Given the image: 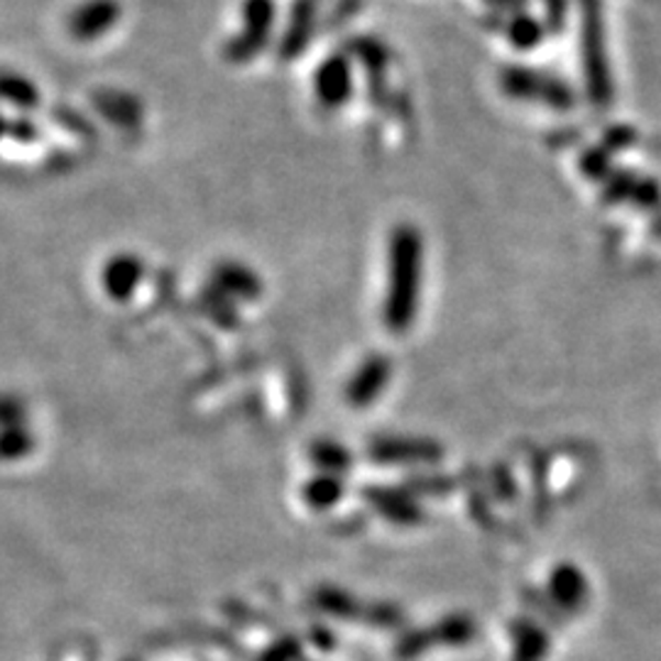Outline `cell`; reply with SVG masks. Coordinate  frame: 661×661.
<instances>
[{
  "label": "cell",
  "instance_id": "1",
  "mask_svg": "<svg viewBox=\"0 0 661 661\" xmlns=\"http://www.w3.org/2000/svg\"><path fill=\"white\" fill-rule=\"evenodd\" d=\"M419 265V235L411 229H399L393 238V253H389V291L385 309L389 329L405 331L409 327L411 313L417 307Z\"/></svg>",
  "mask_w": 661,
  "mask_h": 661
},
{
  "label": "cell",
  "instance_id": "2",
  "mask_svg": "<svg viewBox=\"0 0 661 661\" xmlns=\"http://www.w3.org/2000/svg\"><path fill=\"white\" fill-rule=\"evenodd\" d=\"M581 5V57L585 91L593 106L605 108L613 101V74L605 42L601 0H579Z\"/></svg>",
  "mask_w": 661,
  "mask_h": 661
},
{
  "label": "cell",
  "instance_id": "3",
  "mask_svg": "<svg viewBox=\"0 0 661 661\" xmlns=\"http://www.w3.org/2000/svg\"><path fill=\"white\" fill-rule=\"evenodd\" d=\"M500 86L513 99L541 101L554 108V111H569L576 103V93L566 81L532 67H505L500 74Z\"/></svg>",
  "mask_w": 661,
  "mask_h": 661
},
{
  "label": "cell",
  "instance_id": "4",
  "mask_svg": "<svg viewBox=\"0 0 661 661\" xmlns=\"http://www.w3.org/2000/svg\"><path fill=\"white\" fill-rule=\"evenodd\" d=\"M275 25V0H245L243 32L225 45V57L231 62H251L265 49Z\"/></svg>",
  "mask_w": 661,
  "mask_h": 661
},
{
  "label": "cell",
  "instance_id": "5",
  "mask_svg": "<svg viewBox=\"0 0 661 661\" xmlns=\"http://www.w3.org/2000/svg\"><path fill=\"white\" fill-rule=\"evenodd\" d=\"M313 89H317V99L321 106H343L353 93L351 59L345 54H331L329 59H323L321 67L317 69V77H313Z\"/></svg>",
  "mask_w": 661,
  "mask_h": 661
},
{
  "label": "cell",
  "instance_id": "6",
  "mask_svg": "<svg viewBox=\"0 0 661 661\" xmlns=\"http://www.w3.org/2000/svg\"><path fill=\"white\" fill-rule=\"evenodd\" d=\"M118 20H121L118 0H86L69 15V32L71 37L91 42L111 32Z\"/></svg>",
  "mask_w": 661,
  "mask_h": 661
},
{
  "label": "cell",
  "instance_id": "7",
  "mask_svg": "<svg viewBox=\"0 0 661 661\" xmlns=\"http://www.w3.org/2000/svg\"><path fill=\"white\" fill-rule=\"evenodd\" d=\"M317 0H297L295 8H291L285 37L279 42L282 59H297L299 54L309 47L313 30H317Z\"/></svg>",
  "mask_w": 661,
  "mask_h": 661
},
{
  "label": "cell",
  "instance_id": "8",
  "mask_svg": "<svg viewBox=\"0 0 661 661\" xmlns=\"http://www.w3.org/2000/svg\"><path fill=\"white\" fill-rule=\"evenodd\" d=\"M143 279V263L135 255H115L101 269V287L111 299L123 301Z\"/></svg>",
  "mask_w": 661,
  "mask_h": 661
},
{
  "label": "cell",
  "instance_id": "9",
  "mask_svg": "<svg viewBox=\"0 0 661 661\" xmlns=\"http://www.w3.org/2000/svg\"><path fill=\"white\" fill-rule=\"evenodd\" d=\"M349 54H353V57L363 64V69L367 71V81L385 79L389 52L383 42H377L375 37H353L349 42Z\"/></svg>",
  "mask_w": 661,
  "mask_h": 661
},
{
  "label": "cell",
  "instance_id": "10",
  "mask_svg": "<svg viewBox=\"0 0 661 661\" xmlns=\"http://www.w3.org/2000/svg\"><path fill=\"white\" fill-rule=\"evenodd\" d=\"M96 106H99V111L108 118V121H113L118 125H135L140 121V103L133 99V96L128 93H115V91H106L96 96Z\"/></svg>",
  "mask_w": 661,
  "mask_h": 661
},
{
  "label": "cell",
  "instance_id": "11",
  "mask_svg": "<svg viewBox=\"0 0 661 661\" xmlns=\"http://www.w3.org/2000/svg\"><path fill=\"white\" fill-rule=\"evenodd\" d=\"M35 449V433L25 425L0 429V461H20Z\"/></svg>",
  "mask_w": 661,
  "mask_h": 661
},
{
  "label": "cell",
  "instance_id": "12",
  "mask_svg": "<svg viewBox=\"0 0 661 661\" xmlns=\"http://www.w3.org/2000/svg\"><path fill=\"white\" fill-rule=\"evenodd\" d=\"M0 99L15 108H23V111H30V108L37 106L40 93L35 84H30L27 79L15 77V74H0Z\"/></svg>",
  "mask_w": 661,
  "mask_h": 661
},
{
  "label": "cell",
  "instance_id": "13",
  "mask_svg": "<svg viewBox=\"0 0 661 661\" xmlns=\"http://www.w3.org/2000/svg\"><path fill=\"white\" fill-rule=\"evenodd\" d=\"M507 37L517 49H532L544 37V25L529 13H517L507 23Z\"/></svg>",
  "mask_w": 661,
  "mask_h": 661
},
{
  "label": "cell",
  "instance_id": "14",
  "mask_svg": "<svg viewBox=\"0 0 661 661\" xmlns=\"http://www.w3.org/2000/svg\"><path fill=\"white\" fill-rule=\"evenodd\" d=\"M385 375H387V365H385V361H373V365L363 367L361 375L355 377L353 387H351L353 403H355V405H365L367 399H371V397L377 393V389L383 387Z\"/></svg>",
  "mask_w": 661,
  "mask_h": 661
},
{
  "label": "cell",
  "instance_id": "15",
  "mask_svg": "<svg viewBox=\"0 0 661 661\" xmlns=\"http://www.w3.org/2000/svg\"><path fill=\"white\" fill-rule=\"evenodd\" d=\"M23 419H25L23 399L13 395H0V429L23 425Z\"/></svg>",
  "mask_w": 661,
  "mask_h": 661
},
{
  "label": "cell",
  "instance_id": "16",
  "mask_svg": "<svg viewBox=\"0 0 661 661\" xmlns=\"http://www.w3.org/2000/svg\"><path fill=\"white\" fill-rule=\"evenodd\" d=\"M547 10V30L551 35H561L566 27V15H569V0H544Z\"/></svg>",
  "mask_w": 661,
  "mask_h": 661
},
{
  "label": "cell",
  "instance_id": "17",
  "mask_svg": "<svg viewBox=\"0 0 661 661\" xmlns=\"http://www.w3.org/2000/svg\"><path fill=\"white\" fill-rule=\"evenodd\" d=\"M361 5H363V0H339L329 15V25L333 27V25L345 23V20H351L357 10H361Z\"/></svg>",
  "mask_w": 661,
  "mask_h": 661
},
{
  "label": "cell",
  "instance_id": "18",
  "mask_svg": "<svg viewBox=\"0 0 661 661\" xmlns=\"http://www.w3.org/2000/svg\"><path fill=\"white\" fill-rule=\"evenodd\" d=\"M8 133L20 140V143H30V140L37 137V130L30 121H13L8 125Z\"/></svg>",
  "mask_w": 661,
  "mask_h": 661
},
{
  "label": "cell",
  "instance_id": "19",
  "mask_svg": "<svg viewBox=\"0 0 661 661\" xmlns=\"http://www.w3.org/2000/svg\"><path fill=\"white\" fill-rule=\"evenodd\" d=\"M485 3L491 8H500V5H507V0H485Z\"/></svg>",
  "mask_w": 661,
  "mask_h": 661
},
{
  "label": "cell",
  "instance_id": "20",
  "mask_svg": "<svg viewBox=\"0 0 661 661\" xmlns=\"http://www.w3.org/2000/svg\"><path fill=\"white\" fill-rule=\"evenodd\" d=\"M8 133V123L3 121V118H0V137H3Z\"/></svg>",
  "mask_w": 661,
  "mask_h": 661
}]
</instances>
